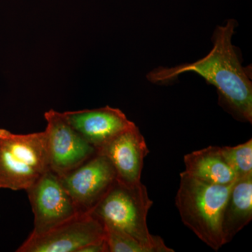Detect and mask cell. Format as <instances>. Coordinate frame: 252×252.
Returning a JSON list of instances; mask_svg holds the SVG:
<instances>
[{"mask_svg": "<svg viewBox=\"0 0 252 252\" xmlns=\"http://www.w3.org/2000/svg\"><path fill=\"white\" fill-rule=\"evenodd\" d=\"M49 170L46 133L0 128V189L26 190Z\"/></svg>", "mask_w": 252, "mask_h": 252, "instance_id": "277c9868", "label": "cell"}, {"mask_svg": "<svg viewBox=\"0 0 252 252\" xmlns=\"http://www.w3.org/2000/svg\"><path fill=\"white\" fill-rule=\"evenodd\" d=\"M238 23L229 19L218 26L212 36L213 48L196 62L174 67H158L151 71L147 79L153 84H165L185 72L196 73L216 88L219 103L239 122L252 123V83L242 65L232 38Z\"/></svg>", "mask_w": 252, "mask_h": 252, "instance_id": "6da1fadb", "label": "cell"}, {"mask_svg": "<svg viewBox=\"0 0 252 252\" xmlns=\"http://www.w3.org/2000/svg\"><path fill=\"white\" fill-rule=\"evenodd\" d=\"M232 185L206 183L180 173L175 205L184 223L215 251L223 247L221 222Z\"/></svg>", "mask_w": 252, "mask_h": 252, "instance_id": "7a4b0ae2", "label": "cell"}, {"mask_svg": "<svg viewBox=\"0 0 252 252\" xmlns=\"http://www.w3.org/2000/svg\"><path fill=\"white\" fill-rule=\"evenodd\" d=\"M186 173L212 185H229L237 180L233 169L225 161L220 147L210 146L186 154Z\"/></svg>", "mask_w": 252, "mask_h": 252, "instance_id": "8fae6325", "label": "cell"}, {"mask_svg": "<svg viewBox=\"0 0 252 252\" xmlns=\"http://www.w3.org/2000/svg\"><path fill=\"white\" fill-rule=\"evenodd\" d=\"M63 114L73 128L97 150L121 132L135 125L121 109L109 106Z\"/></svg>", "mask_w": 252, "mask_h": 252, "instance_id": "30bf717a", "label": "cell"}, {"mask_svg": "<svg viewBox=\"0 0 252 252\" xmlns=\"http://www.w3.org/2000/svg\"><path fill=\"white\" fill-rule=\"evenodd\" d=\"M252 220V175L237 179L223 209L221 228L223 245L229 243Z\"/></svg>", "mask_w": 252, "mask_h": 252, "instance_id": "7c38bea8", "label": "cell"}, {"mask_svg": "<svg viewBox=\"0 0 252 252\" xmlns=\"http://www.w3.org/2000/svg\"><path fill=\"white\" fill-rule=\"evenodd\" d=\"M26 192L34 214L31 235L43 234L80 214L59 176L51 170L41 175Z\"/></svg>", "mask_w": 252, "mask_h": 252, "instance_id": "8992f818", "label": "cell"}, {"mask_svg": "<svg viewBox=\"0 0 252 252\" xmlns=\"http://www.w3.org/2000/svg\"><path fill=\"white\" fill-rule=\"evenodd\" d=\"M106 241L109 252H154L153 249L141 243L122 230L106 226Z\"/></svg>", "mask_w": 252, "mask_h": 252, "instance_id": "5bb4252c", "label": "cell"}, {"mask_svg": "<svg viewBox=\"0 0 252 252\" xmlns=\"http://www.w3.org/2000/svg\"><path fill=\"white\" fill-rule=\"evenodd\" d=\"M152 205L153 201L142 182L126 185L116 180L90 214L104 225L122 230L154 252H174L160 237L149 232L147 216Z\"/></svg>", "mask_w": 252, "mask_h": 252, "instance_id": "3957f363", "label": "cell"}, {"mask_svg": "<svg viewBox=\"0 0 252 252\" xmlns=\"http://www.w3.org/2000/svg\"><path fill=\"white\" fill-rule=\"evenodd\" d=\"M220 151L237 179L252 175V139L235 147H220Z\"/></svg>", "mask_w": 252, "mask_h": 252, "instance_id": "4fadbf2b", "label": "cell"}, {"mask_svg": "<svg viewBox=\"0 0 252 252\" xmlns=\"http://www.w3.org/2000/svg\"><path fill=\"white\" fill-rule=\"evenodd\" d=\"M105 238V228L98 219L91 214H79L43 234L30 235L16 252H79Z\"/></svg>", "mask_w": 252, "mask_h": 252, "instance_id": "5b68a950", "label": "cell"}, {"mask_svg": "<svg viewBox=\"0 0 252 252\" xmlns=\"http://www.w3.org/2000/svg\"><path fill=\"white\" fill-rule=\"evenodd\" d=\"M59 179L79 213L90 214L117 180V175L109 159L97 153Z\"/></svg>", "mask_w": 252, "mask_h": 252, "instance_id": "52a82bcc", "label": "cell"}, {"mask_svg": "<svg viewBox=\"0 0 252 252\" xmlns=\"http://www.w3.org/2000/svg\"><path fill=\"white\" fill-rule=\"evenodd\" d=\"M49 169L61 177L97 153L68 123L63 113L50 109L44 114Z\"/></svg>", "mask_w": 252, "mask_h": 252, "instance_id": "ba28073f", "label": "cell"}, {"mask_svg": "<svg viewBox=\"0 0 252 252\" xmlns=\"http://www.w3.org/2000/svg\"><path fill=\"white\" fill-rule=\"evenodd\" d=\"M97 151L109 159L119 182L126 185L141 182L144 159L149 149L137 126L121 132Z\"/></svg>", "mask_w": 252, "mask_h": 252, "instance_id": "9c48e42d", "label": "cell"}, {"mask_svg": "<svg viewBox=\"0 0 252 252\" xmlns=\"http://www.w3.org/2000/svg\"><path fill=\"white\" fill-rule=\"evenodd\" d=\"M79 252H109L106 238L86 245L81 248Z\"/></svg>", "mask_w": 252, "mask_h": 252, "instance_id": "9a60e30c", "label": "cell"}]
</instances>
